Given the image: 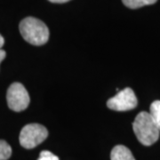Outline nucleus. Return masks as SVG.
<instances>
[{"label": "nucleus", "instance_id": "nucleus-11", "mask_svg": "<svg viewBox=\"0 0 160 160\" xmlns=\"http://www.w3.org/2000/svg\"><path fill=\"white\" fill-rule=\"evenodd\" d=\"M6 52L4 51V50H2V49H0V63L2 62V61L6 58Z\"/></svg>", "mask_w": 160, "mask_h": 160}, {"label": "nucleus", "instance_id": "nucleus-7", "mask_svg": "<svg viewBox=\"0 0 160 160\" xmlns=\"http://www.w3.org/2000/svg\"><path fill=\"white\" fill-rule=\"evenodd\" d=\"M124 5L132 9H136L145 6L153 5L158 0H122Z\"/></svg>", "mask_w": 160, "mask_h": 160}, {"label": "nucleus", "instance_id": "nucleus-4", "mask_svg": "<svg viewBox=\"0 0 160 160\" xmlns=\"http://www.w3.org/2000/svg\"><path fill=\"white\" fill-rule=\"evenodd\" d=\"M6 100L8 107L16 112L27 109L30 102L29 92L21 83H13L9 86L6 93Z\"/></svg>", "mask_w": 160, "mask_h": 160}, {"label": "nucleus", "instance_id": "nucleus-5", "mask_svg": "<svg viewBox=\"0 0 160 160\" xmlns=\"http://www.w3.org/2000/svg\"><path fill=\"white\" fill-rule=\"evenodd\" d=\"M138 104L137 98L134 92L127 87L118 92L114 97L110 98L107 102V106L116 111H127L134 109Z\"/></svg>", "mask_w": 160, "mask_h": 160}, {"label": "nucleus", "instance_id": "nucleus-3", "mask_svg": "<svg viewBox=\"0 0 160 160\" xmlns=\"http://www.w3.org/2000/svg\"><path fill=\"white\" fill-rule=\"evenodd\" d=\"M48 136L46 127L39 124H29L22 129L20 133V143L23 148L33 149L42 143Z\"/></svg>", "mask_w": 160, "mask_h": 160}, {"label": "nucleus", "instance_id": "nucleus-9", "mask_svg": "<svg viewBox=\"0 0 160 160\" xmlns=\"http://www.w3.org/2000/svg\"><path fill=\"white\" fill-rule=\"evenodd\" d=\"M12 155L11 146L4 140H0V160H7Z\"/></svg>", "mask_w": 160, "mask_h": 160}, {"label": "nucleus", "instance_id": "nucleus-12", "mask_svg": "<svg viewBox=\"0 0 160 160\" xmlns=\"http://www.w3.org/2000/svg\"><path fill=\"white\" fill-rule=\"evenodd\" d=\"M52 3H58V4H62V3H66V2H69V0H48Z\"/></svg>", "mask_w": 160, "mask_h": 160}, {"label": "nucleus", "instance_id": "nucleus-1", "mask_svg": "<svg viewBox=\"0 0 160 160\" xmlns=\"http://www.w3.org/2000/svg\"><path fill=\"white\" fill-rule=\"evenodd\" d=\"M132 129L138 141L144 146L154 144L159 138V129L150 113L140 112L132 123Z\"/></svg>", "mask_w": 160, "mask_h": 160}, {"label": "nucleus", "instance_id": "nucleus-13", "mask_svg": "<svg viewBox=\"0 0 160 160\" xmlns=\"http://www.w3.org/2000/svg\"><path fill=\"white\" fill-rule=\"evenodd\" d=\"M4 44H5V39H4V38L0 35V49L3 47Z\"/></svg>", "mask_w": 160, "mask_h": 160}, {"label": "nucleus", "instance_id": "nucleus-8", "mask_svg": "<svg viewBox=\"0 0 160 160\" xmlns=\"http://www.w3.org/2000/svg\"><path fill=\"white\" fill-rule=\"evenodd\" d=\"M150 114L153 117L157 126L160 131V101H155L150 105Z\"/></svg>", "mask_w": 160, "mask_h": 160}, {"label": "nucleus", "instance_id": "nucleus-10", "mask_svg": "<svg viewBox=\"0 0 160 160\" xmlns=\"http://www.w3.org/2000/svg\"><path fill=\"white\" fill-rule=\"evenodd\" d=\"M38 160H59V158L48 150H44L40 153Z\"/></svg>", "mask_w": 160, "mask_h": 160}, {"label": "nucleus", "instance_id": "nucleus-2", "mask_svg": "<svg viewBox=\"0 0 160 160\" xmlns=\"http://www.w3.org/2000/svg\"><path fill=\"white\" fill-rule=\"evenodd\" d=\"M20 32L24 39L34 46H43L49 39L47 26L34 17L23 19L20 23Z\"/></svg>", "mask_w": 160, "mask_h": 160}, {"label": "nucleus", "instance_id": "nucleus-6", "mask_svg": "<svg viewBox=\"0 0 160 160\" xmlns=\"http://www.w3.org/2000/svg\"><path fill=\"white\" fill-rule=\"evenodd\" d=\"M111 160H135L131 150L124 145H118L113 148L110 153Z\"/></svg>", "mask_w": 160, "mask_h": 160}]
</instances>
